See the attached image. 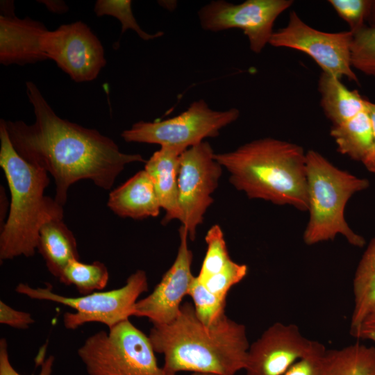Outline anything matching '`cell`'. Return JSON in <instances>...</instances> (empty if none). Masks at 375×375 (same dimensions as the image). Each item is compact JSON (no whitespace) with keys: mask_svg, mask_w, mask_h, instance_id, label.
Wrapping results in <instances>:
<instances>
[{"mask_svg":"<svg viewBox=\"0 0 375 375\" xmlns=\"http://www.w3.org/2000/svg\"><path fill=\"white\" fill-rule=\"evenodd\" d=\"M321 375H375V347L355 343L326 350Z\"/></svg>","mask_w":375,"mask_h":375,"instance_id":"21","label":"cell"},{"mask_svg":"<svg viewBox=\"0 0 375 375\" xmlns=\"http://www.w3.org/2000/svg\"><path fill=\"white\" fill-rule=\"evenodd\" d=\"M319 344L304 337L295 324L276 322L249 345L246 375H283Z\"/></svg>","mask_w":375,"mask_h":375,"instance_id":"13","label":"cell"},{"mask_svg":"<svg viewBox=\"0 0 375 375\" xmlns=\"http://www.w3.org/2000/svg\"><path fill=\"white\" fill-rule=\"evenodd\" d=\"M54 357L49 356L47 359L40 358V372L38 375H51ZM0 375H22L12 365L8 352V344L4 338L0 339Z\"/></svg>","mask_w":375,"mask_h":375,"instance_id":"31","label":"cell"},{"mask_svg":"<svg viewBox=\"0 0 375 375\" xmlns=\"http://www.w3.org/2000/svg\"><path fill=\"white\" fill-rule=\"evenodd\" d=\"M190 375H215V374H201V373H191Z\"/></svg>","mask_w":375,"mask_h":375,"instance_id":"37","label":"cell"},{"mask_svg":"<svg viewBox=\"0 0 375 375\" xmlns=\"http://www.w3.org/2000/svg\"><path fill=\"white\" fill-rule=\"evenodd\" d=\"M42 49L75 82L94 80L106 64L100 40L81 21L47 30Z\"/></svg>","mask_w":375,"mask_h":375,"instance_id":"12","label":"cell"},{"mask_svg":"<svg viewBox=\"0 0 375 375\" xmlns=\"http://www.w3.org/2000/svg\"><path fill=\"white\" fill-rule=\"evenodd\" d=\"M328 2L347 23L353 34L367 26L372 0H329Z\"/></svg>","mask_w":375,"mask_h":375,"instance_id":"29","label":"cell"},{"mask_svg":"<svg viewBox=\"0 0 375 375\" xmlns=\"http://www.w3.org/2000/svg\"><path fill=\"white\" fill-rule=\"evenodd\" d=\"M148 288L146 272L138 269L131 274L120 288L96 291L80 297L57 294L49 284L44 288H33L19 283L15 292L31 299L49 301L72 308L74 312H66L62 315V324L67 329L75 330L91 322L103 324L109 329L134 315L135 303Z\"/></svg>","mask_w":375,"mask_h":375,"instance_id":"7","label":"cell"},{"mask_svg":"<svg viewBox=\"0 0 375 375\" xmlns=\"http://www.w3.org/2000/svg\"><path fill=\"white\" fill-rule=\"evenodd\" d=\"M26 93L34 122L5 120L6 130L18 154L53 177L55 199L62 206L73 183L88 179L110 190L126 165L146 162L140 154L122 152L98 131L60 118L34 83L26 82Z\"/></svg>","mask_w":375,"mask_h":375,"instance_id":"1","label":"cell"},{"mask_svg":"<svg viewBox=\"0 0 375 375\" xmlns=\"http://www.w3.org/2000/svg\"><path fill=\"white\" fill-rule=\"evenodd\" d=\"M352 40L350 31L328 33L317 30L292 10L287 25L274 32L269 44L302 51L315 61L322 72L358 83L351 65Z\"/></svg>","mask_w":375,"mask_h":375,"instance_id":"10","label":"cell"},{"mask_svg":"<svg viewBox=\"0 0 375 375\" xmlns=\"http://www.w3.org/2000/svg\"><path fill=\"white\" fill-rule=\"evenodd\" d=\"M214 154L211 145L203 141L187 149L180 156L178 188L181 225L191 240H194L197 228L214 201L212 194L222 174L223 167Z\"/></svg>","mask_w":375,"mask_h":375,"instance_id":"9","label":"cell"},{"mask_svg":"<svg viewBox=\"0 0 375 375\" xmlns=\"http://www.w3.org/2000/svg\"><path fill=\"white\" fill-rule=\"evenodd\" d=\"M0 166L9 186L11 200L7 220L1 226L0 260L33 256L39 233L46 223L63 219V206L44 195L49 184L48 173L22 158L0 120Z\"/></svg>","mask_w":375,"mask_h":375,"instance_id":"4","label":"cell"},{"mask_svg":"<svg viewBox=\"0 0 375 375\" xmlns=\"http://www.w3.org/2000/svg\"><path fill=\"white\" fill-rule=\"evenodd\" d=\"M367 23L368 26H375V0H372V6Z\"/></svg>","mask_w":375,"mask_h":375,"instance_id":"36","label":"cell"},{"mask_svg":"<svg viewBox=\"0 0 375 375\" xmlns=\"http://www.w3.org/2000/svg\"><path fill=\"white\" fill-rule=\"evenodd\" d=\"M318 90L321 106L332 126L353 118L367 108L366 99L357 90H349L340 78L330 74L322 72Z\"/></svg>","mask_w":375,"mask_h":375,"instance_id":"19","label":"cell"},{"mask_svg":"<svg viewBox=\"0 0 375 375\" xmlns=\"http://www.w3.org/2000/svg\"><path fill=\"white\" fill-rule=\"evenodd\" d=\"M309 219L303 239L307 245L333 240L340 234L355 247L365 244L344 218V210L355 193L367 189V179L342 170L315 150L306 152Z\"/></svg>","mask_w":375,"mask_h":375,"instance_id":"5","label":"cell"},{"mask_svg":"<svg viewBox=\"0 0 375 375\" xmlns=\"http://www.w3.org/2000/svg\"><path fill=\"white\" fill-rule=\"evenodd\" d=\"M215 159L229 173V182L249 199L308 210L306 152L272 138L256 140Z\"/></svg>","mask_w":375,"mask_h":375,"instance_id":"3","label":"cell"},{"mask_svg":"<svg viewBox=\"0 0 375 375\" xmlns=\"http://www.w3.org/2000/svg\"><path fill=\"white\" fill-rule=\"evenodd\" d=\"M47 8L51 11L56 13L65 12L68 10V7L65 2L60 1H42Z\"/></svg>","mask_w":375,"mask_h":375,"instance_id":"35","label":"cell"},{"mask_svg":"<svg viewBox=\"0 0 375 375\" xmlns=\"http://www.w3.org/2000/svg\"><path fill=\"white\" fill-rule=\"evenodd\" d=\"M292 0H247L234 4L223 0L212 1L198 12L201 26L217 32L240 28L247 37L251 50L260 53L274 33L277 17L288 10Z\"/></svg>","mask_w":375,"mask_h":375,"instance_id":"11","label":"cell"},{"mask_svg":"<svg viewBox=\"0 0 375 375\" xmlns=\"http://www.w3.org/2000/svg\"><path fill=\"white\" fill-rule=\"evenodd\" d=\"M330 135L340 153L362 162L373 142L372 125L367 108L342 124L332 126Z\"/></svg>","mask_w":375,"mask_h":375,"instance_id":"20","label":"cell"},{"mask_svg":"<svg viewBox=\"0 0 375 375\" xmlns=\"http://www.w3.org/2000/svg\"><path fill=\"white\" fill-rule=\"evenodd\" d=\"M205 241L207 244L206 256L196 276L201 283L222 270L231 260L223 231L219 225L214 224L209 228Z\"/></svg>","mask_w":375,"mask_h":375,"instance_id":"25","label":"cell"},{"mask_svg":"<svg viewBox=\"0 0 375 375\" xmlns=\"http://www.w3.org/2000/svg\"><path fill=\"white\" fill-rule=\"evenodd\" d=\"M37 250L49 272L58 279L71 260L80 258L76 238L63 219L51 220L42 226Z\"/></svg>","mask_w":375,"mask_h":375,"instance_id":"18","label":"cell"},{"mask_svg":"<svg viewBox=\"0 0 375 375\" xmlns=\"http://www.w3.org/2000/svg\"><path fill=\"white\" fill-rule=\"evenodd\" d=\"M351 335L360 340H368L375 342V305L369 310Z\"/></svg>","mask_w":375,"mask_h":375,"instance_id":"33","label":"cell"},{"mask_svg":"<svg viewBox=\"0 0 375 375\" xmlns=\"http://www.w3.org/2000/svg\"><path fill=\"white\" fill-rule=\"evenodd\" d=\"M353 310L350 332L355 330L375 305V237L371 240L355 272L353 281Z\"/></svg>","mask_w":375,"mask_h":375,"instance_id":"22","label":"cell"},{"mask_svg":"<svg viewBox=\"0 0 375 375\" xmlns=\"http://www.w3.org/2000/svg\"><path fill=\"white\" fill-rule=\"evenodd\" d=\"M326 349L320 343L308 355L298 360L283 375H321Z\"/></svg>","mask_w":375,"mask_h":375,"instance_id":"30","label":"cell"},{"mask_svg":"<svg viewBox=\"0 0 375 375\" xmlns=\"http://www.w3.org/2000/svg\"><path fill=\"white\" fill-rule=\"evenodd\" d=\"M162 367L180 372L235 375L244 369L250 344L246 327L226 315L208 327L197 317L193 304L182 303L178 316L166 324H153L149 334Z\"/></svg>","mask_w":375,"mask_h":375,"instance_id":"2","label":"cell"},{"mask_svg":"<svg viewBox=\"0 0 375 375\" xmlns=\"http://www.w3.org/2000/svg\"><path fill=\"white\" fill-rule=\"evenodd\" d=\"M130 0H98L94 10L97 16L110 15L116 17L122 24V33L131 28L144 40H150L162 36V31L150 34L143 31L133 16Z\"/></svg>","mask_w":375,"mask_h":375,"instance_id":"27","label":"cell"},{"mask_svg":"<svg viewBox=\"0 0 375 375\" xmlns=\"http://www.w3.org/2000/svg\"><path fill=\"white\" fill-rule=\"evenodd\" d=\"M351 65L365 75L375 77V26H365L353 34Z\"/></svg>","mask_w":375,"mask_h":375,"instance_id":"26","label":"cell"},{"mask_svg":"<svg viewBox=\"0 0 375 375\" xmlns=\"http://www.w3.org/2000/svg\"><path fill=\"white\" fill-rule=\"evenodd\" d=\"M239 116L238 108L214 110L200 99L174 117L154 122L139 121L124 131L121 136L127 142L157 144L186 150L203 142L205 138L217 137L222 128L236 121Z\"/></svg>","mask_w":375,"mask_h":375,"instance_id":"8","label":"cell"},{"mask_svg":"<svg viewBox=\"0 0 375 375\" xmlns=\"http://www.w3.org/2000/svg\"><path fill=\"white\" fill-rule=\"evenodd\" d=\"M198 319L206 326L217 324L226 315V299L210 292L195 276L188 294Z\"/></svg>","mask_w":375,"mask_h":375,"instance_id":"24","label":"cell"},{"mask_svg":"<svg viewBox=\"0 0 375 375\" xmlns=\"http://www.w3.org/2000/svg\"><path fill=\"white\" fill-rule=\"evenodd\" d=\"M107 205L117 215L133 219L157 217L161 209L152 179L144 169L113 190Z\"/></svg>","mask_w":375,"mask_h":375,"instance_id":"17","label":"cell"},{"mask_svg":"<svg viewBox=\"0 0 375 375\" xmlns=\"http://www.w3.org/2000/svg\"><path fill=\"white\" fill-rule=\"evenodd\" d=\"M179 235L180 244L173 264L153 290L135 306L133 316L145 317L153 324H166L176 319L195 278L191 269L193 253L188 244V232L182 225Z\"/></svg>","mask_w":375,"mask_h":375,"instance_id":"14","label":"cell"},{"mask_svg":"<svg viewBox=\"0 0 375 375\" xmlns=\"http://www.w3.org/2000/svg\"><path fill=\"white\" fill-rule=\"evenodd\" d=\"M247 272L248 267L245 264L235 262L231 259L222 270L202 283L212 293L226 299L229 290L243 280Z\"/></svg>","mask_w":375,"mask_h":375,"instance_id":"28","label":"cell"},{"mask_svg":"<svg viewBox=\"0 0 375 375\" xmlns=\"http://www.w3.org/2000/svg\"><path fill=\"white\" fill-rule=\"evenodd\" d=\"M155 353L130 319L92 334L77 351L88 375H176L159 366Z\"/></svg>","mask_w":375,"mask_h":375,"instance_id":"6","label":"cell"},{"mask_svg":"<svg viewBox=\"0 0 375 375\" xmlns=\"http://www.w3.org/2000/svg\"><path fill=\"white\" fill-rule=\"evenodd\" d=\"M35 322L32 315L27 312L17 310L0 301V323L17 329H26Z\"/></svg>","mask_w":375,"mask_h":375,"instance_id":"32","label":"cell"},{"mask_svg":"<svg viewBox=\"0 0 375 375\" xmlns=\"http://www.w3.org/2000/svg\"><path fill=\"white\" fill-rule=\"evenodd\" d=\"M44 25L29 17L12 14L0 16V62L25 65L47 60L42 49Z\"/></svg>","mask_w":375,"mask_h":375,"instance_id":"15","label":"cell"},{"mask_svg":"<svg viewBox=\"0 0 375 375\" xmlns=\"http://www.w3.org/2000/svg\"><path fill=\"white\" fill-rule=\"evenodd\" d=\"M185 150L174 147H160L146 161L144 169L151 176L161 208L165 215L162 224L174 219L181 222L183 215L178 203V174L179 160Z\"/></svg>","mask_w":375,"mask_h":375,"instance_id":"16","label":"cell"},{"mask_svg":"<svg viewBox=\"0 0 375 375\" xmlns=\"http://www.w3.org/2000/svg\"><path fill=\"white\" fill-rule=\"evenodd\" d=\"M58 280L64 285L75 286L81 295H85L104 289L109 281V272L100 261L88 264L74 259L65 267Z\"/></svg>","mask_w":375,"mask_h":375,"instance_id":"23","label":"cell"},{"mask_svg":"<svg viewBox=\"0 0 375 375\" xmlns=\"http://www.w3.org/2000/svg\"><path fill=\"white\" fill-rule=\"evenodd\" d=\"M367 108L372 125L373 142L369 153L362 162L369 172L375 174V103L367 100Z\"/></svg>","mask_w":375,"mask_h":375,"instance_id":"34","label":"cell"}]
</instances>
